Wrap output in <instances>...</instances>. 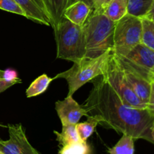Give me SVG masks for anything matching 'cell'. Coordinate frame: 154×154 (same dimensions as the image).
Listing matches in <instances>:
<instances>
[{
    "mask_svg": "<svg viewBox=\"0 0 154 154\" xmlns=\"http://www.w3.org/2000/svg\"><path fill=\"white\" fill-rule=\"evenodd\" d=\"M89 116L99 118V125L132 137L135 140L144 139L154 144L152 129L154 114L147 108H136L126 105L112 88L97 78L84 103Z\"/></svg>",
    "mask_w": 154,
    "mask_h": 154,
    "instance_id": "obj_1",
    "label": "cell"
},
{
    "mask_svg": "<svg viewBox=\"0 0 154 154\" xmlns=\"http://www.w3.org/2000/svg\"><path fill=\"white\" fill-rule=\"evenodd\" d=\"M115 22L103 12L91 11L82 26L85 41V57L95 58L112 51Z\"/></svg>",
    "mask_w": 154,
    "mask_h": 154,
    "instance_id": "obj_2",
    "label": "cell"
},
{
    "mask_svg": "<svg viewBox=\"0 0 154 154\" xmlns=\"http://www.w3.org/2000/svg\"><path fill=\"white\" fill-rule=\"evenodd\" d=\"M111 52L112 51H107L95 58L84 57L79 61L73 63V66L67 71L56 75L54 79L63 78L66 80L69 87L67 96H72L84 84L103 75Z\"/></svg>",
    "mask_w": 154,
    "mask_h": 154,
    "instance_id": "obj_3",
    "label": "cell"
},
{
    "mask_svg": "<svg viewBox=\"0 0 154 154\" xmlns=\"http://www.w3.org/2000/svg\"><path fill=\"white\" fill-rule=\"evenodd\" d=\"M54 31L57 59L75 63L85 57V41L82 26L63 18Z\"/></svg>",
    "mask_w": 154,
    "mask_h": 154,
    "instance_id": "obj_4",
    "label": "cell"
},
{
    "mask_svg": "<svg viewBox=\"0 0 154 154\" xmlns=\"http://www.w3.org/2000/svg\"><path fill=\"white\" fill-rule=\"evenodd\" d=\"M101 77L126 105L136 108H147L145 104L141 102L131 89L118 57L113 51L107 62L103 75Z\"/></svg>",
    "mask_w": 154,
    "mask_h": 154,
    "instance_id": "obj_5",
    "label": "cell"
},
{
    "mask_svg": "<svg viewBox=\"0 0 154 154\" xmlns=\"http://www.w3.org/2000/svg\"><path fill=\"white\" fill-rule=\"evenodd\" d=\"M141 17L126 14L115 22L112 51L118 57H124L135 45L141 43Z\"/></svg>",
    "mask_w": 154,
    "mask_h": 154,
    "instance_id": "obj_6",
    "label": "cell"
},
{
    "mask_svg": "<svg viewBox=\"0 0 154 154\" xmlns=\"http://www.w3.org/2000/svg\"><path fill=\"white\" fill-rule=\"evenodd\" d=\"M9 138L0 140V151L3 154H42L32 146L21 124L8 126Z\"/></svg>",
    "mask_w": 154,
    "mask_h": 154,
    "instance_id": "obj_7",
    "label": "cell"
},
{
    "mask_svg": "<svg viewBox=\"0 0 154 154\" xmlns=\"http://www.w3.org/2000/svg\"><path fill=\"white\" fill-rule=\"evenodd\" d=\"M123 58L140 75L150 81V75L154 69V51L139 43L130 50Z\"/></svg>",
    "mask_w": 154,
    "mask_h": 154,
    "instance_id": "obj_8",
    "label": "cell"
},
{
    "mask_svg": "<svg viewBox=\"0 0 154 154\" xmlns=\"http://www.w3.org/2000/svg\"><path fill=\"white\" fill-rule=\"evenodd\" d=\"M55 109L63 126L76 125L81 117L89 116L88 111L84 105H79L72 96H66L63 100L57 101L55 103Z\"/></svg>",
    "mask_w": 154,
    "mask_h": 154,
    "instance_id": "obj_9",
    "label": "cell"
},
{
    "mask_svg": "<svg viewBox=\"0 0 154 154\" xmlns=\"http://www.w3.org/2000/svg\"><path fill=\"white\" fill-rule=\"evenodd\" d=\"M118 58L124 71L126 81L129 85L130 86L131 89L133 90L135 95L141 99V102L145 104L147 106V102L150 97L151 82L140 75L123 58L120 57H118Z\"/></svg>",
    "mask_w": 154,
    "mask_h": 154,
    "instance_id": "obj_10",
    "label": "cell"
},
{
    "mask_svg": "<svg viewBox=\"0 0 154 154\" xmlns=\"http://www.w3.org/2000/svg\"><path fill=\"white\" fill-rule=\"evenodd\" d=\"M25 11L26 18L45 26H51L49 15L42 0H14Z\"/></svg>",
    "mask_w": 154,
    "mask_h": 154,
    "instance_id": "obj_11",
    "label": "cell"
},
{
    "mask_svg": "<svg viewBox=\"0 0 154 154\" xmlns=\"http://www.w3.org/2000/svg\"><path fill=\"white\" fill-rule=\"evenodd\" d=\"M91 11V7L87 2L78 0L66 8L64 13V18L76 25L82 26L90 16Z\"/></svg>",
    "mask_w": 154,
    "mask_h": 154,
    "instance_id": "obj_12",
    "label": "cell"
},
{
    "mask_svg": "<svg viewBox=\"0 0 154 154\" xmlns=\"http://www.w3.org/2000/svg\"><path fill=\"white\" fill-rule=\"evenodd\" d=\"M51 20L53 29L64 18V13L69 5L76 0H42Z\"/></svg>",
    "mask_w": 154,
    "mask_h": 154,
    "instance_id": "obj_13",
    "label": "cell"
},
{
    "mask_svg": "<svg viewBox=\"0 0 154 154\" xmlns=\"http://www.w3.org/2000/svg\"><path fill=\"white\" fill-rule=\"evenodd\" d=\"M54 132L57 136V141L59 142L60 147L83 141L80 138L76 125H63L61 132L57 131H54Z\"/></svg>",
    "mask_w": 154,
    "mask_h": 154,
    "instance_id": "obj_14",
    "label": "cell"
},
{
    "mask_svg": "<svg viewBox=\"0 0 154 154\" xmlns=\"http://www.w3.org/2000/svg\"><path fill=\"white\" fill-rule=\"evenodd\" d=\"M128 0H111L103 13L114 22L119 20L127 14Z\"/></svg>",
    "mask_w": 154,
    "mask_h": 154,
    "instance_id": "obj_15",
    "label": "cell"
},
{
    "mask_svg": "<svg viewBox=\"0 0 154 154\" xmlns=\"http://www.w3.org/2000/svg\"><path fill=\"white\" fill-rule=\"evenodd\" d=\"M54 78H50L46 74L40 75L31 83L26 90L27 98L35 97L42 94L48 90L50 84L54 81Z\"/></svg>",
    "mask_w": 154,
    "mask_h": 154,
    "instance_id": "obj_16",
    "label": "cell"
},
{
    "mask_svg": "<svg viewBox=\"0 0 154 154\" xmlns=\"http://www.w3.org/2000/svg\"><path fill=\"white\" fill-rule=\"evenodd\" d=\"M99 121L100 120L97 116L90 115L87 117V120L85 122L77 123V130L81 141H87V139L93 135L96 126L99 125Z\"/></svg>",
    "mask_w": 154,
    "mask_h": 154,
    "instance_id": "obj_17",
    "label": "cell"
},
{
    "mask_svg": "<svg viewBox=\"0 0 154 154\" xmlns=\"http://www.w3.org/2000/svg\"><path fill=\"white\" fill-rule=\"evenodd\" d=\"M109 154H135V139L123 134L118 142L108 150Z\"/></svg>",
    "mask_w": 154,
    "mask_h": 154,
    "instance_id": "obj_18",
    "label": "cell"
},
{
    "mask_svg": "<svg viewBox=\"0 0 154 154\" xmlns=\"http://www.w3.org/2000/svg\"><path fill=\"white\" fill-rule=\"evenodd\" d=\"M153 0H128L127 14L143 17L150 11Z\"/></svg>",
    "mask_w": 154,
    "mask_h": 154,
    "instance_id": "obj_19",
    "label": "cell"
},
{
    "mask_svg": "<svg viewBox=\"0 0 154 154\" xmlns=\"http://www.w3.org/2000/svg\"><path fill=\"white\" fill-rule=\"evenodd\" d=\"M142 32L141 43L154 51V20L148 17H141Z\"/></svg>",
    "mask_w": 154,
    "mask_h": 154,
    "instance_id": "obj_20",
    "label": "cell"
},
{
    "mask_svg": "<svg viewBox=\"0 0 154 154\" xmlns=\"http://www.w3.org/2000/svg\"><path fill=\"white\" fill-rule=\"evenodd\" d=\"M60 154H90L91 149L87 141H80L69 145L63 146L60 148Z\"/></svg>",
    "mask_w": 154,
    "mask_h": 154,
    "instance_id": "obj_21",
    "label": "cell"
},
{
    "mask_svg": "<svg viewBox=\"0 0 154 154\" xmlns=\"http://www.w3.org/2000/svg\"><path fill=\"white\" fill-rule=\"evenodd\" d=\"M0 9L26 17L23 9L14 0H0Z\"/></svg>",
    "mask_w": 154,
    "mask_h": 154,
    "instance_id": "obj_22",
    "label": "cell"
},
{
    "mask_svg": "<svg viewBox=\"0 0 154 154\" xmlns=\"http://www.w3.org/2000/svg\"><path fill=\"white\" fill-rule=\"evenodd\" d=\"M111 0H88L87 4L91 7L92 11L103 12Z\"/></svg>",
    "mask_w": 154,
    "mask_h": 154,
    "instance_id": "obj_23",
    "label": "cell"
},
{
    "mask_svg": "<svg viewBox=\"0 0 154 154\" xmlns=\"http://www.w3.org/2000/svg\"><path fill=\"white\" fill-rule=\"evenodd\" d=\"M3 78L9 81H16L18 84H20L22 82V81L20 78H18L17 73L16 71L11 69H6L4 71Z\"/></svg>",
    "mask_w": 154,
    "mask_h": 154,
    "instance_id": "obj_24",
    "label": "cell"
},
{
    "mask_svg": "<svg viewBox=\"0 0 154 154\" xmlns=\"http://www.w3.org/2000/svg\"><path fill=\"white\" fill-rule=\"evenodd\" d=\"M147 108L154 114V83L151 82V89H150V97L147 104Z\"/></svg>",
    "mask_w": 154,
    "mask_h": 154,
    "instance_id": "obj_25",
    "label": "cell"
},
{
    "mask_svg": "<svg viewBox=\"0 0 154 154\" xmlns=\"http://www.w3.org/2000/svg\"><path fill=\"white\" fill-rule=\"evenodd\" d=\"M18 84L16 81H9L5 80V78H0V93L4 92L5 90H6L7 89H8L9 87H12L14 84Z\"/></svg>",
    "mask_w": 154,
    "mask_h": 154,
    "instance_id": "obj_26",
    "label": "cell"
},
{
    "mask_svg": "<svg viewBox=\"0 0 154 154\" xmlns=\"http://www.w3.org/2000/svg\"><path fill=\"white\" fill-rule=\"evenodd\" d=\"M145 17H148L154 20V0L153 2V3H152V5H151V7H150V11H149L148 13H147V14L146 15Z\"/></svg>",
    "mask_w": 154,
    "mask_h": 154,
    "instance_id": "obj_27",
    "label": "cell"
},
{
    "mask_svg": "<svg viewBox=\"0 0 154 154\" xmlns=\"http://www.w3.org/2000/svg\"><path fill=\"white\" fill-rule=\"evenodd\" d=\"M150 82L154 83V69L151 72V75H150Z\"/></svg>",
    "mask_w": 154,
    "mask_h": 154,
    "instance_id": "obj_28",
    "label": "cell"
},
{
    "mask_svg": "<svg viewBox=\"0 0 154 154\" xmlns=\"http://www.w3.org/2000/svg\"><path fill=\"white\" fill-rule=\"evenodd\" d=\"M3 74H4V71L0 70V78H3Z\"/></svg>",
    "mask_w": 154,
    "mask_h": 154,
    "instance_id": "obj_29",
    "label": "cell"
},
{
    "mask_svg": "<svg viewBox=\"0 0 154 154\" xmlns=\"http://www.w3.org/2000/svg\"><path fill=\"white\" fill-rule=\"evenodd\" d=\"M152 138H153V139L154 141V126H153V129H152Z\"/></svg>",
    "mask_w": 154,
    "mask_h": 154,
    "instance_id": "obj_30",
    "label": "cell"
},
{
    "mask_svg": "<svg viewBox=\"0 0 154 154\" xmlns=\"http://www.w3.org/2000/svg\"><path fill=\"white\" fill-rule=\"evenodd\" d=\"M0 154H3V153H2V152H1V151H0Z\"/></svg>",
    "mask_w": 154,
    "mask_h": 154,
    "instance_id": "obj_31",
    "label": "cell"
},
{
    "mask_svg": "<svg viewBox=\"0 0 154 154\" xmlns=\"http://www.w3.org/2000/svg\"><path fill=\"white\" fill-rule=\"evenodd\" d=\"M152 20H153V19H152Z\"/></svg>",
    "mask_w": 154,
    "mask_h": 154,
    "instance_id": "obj_32",
    "label": "cell"
}]
</instances>
